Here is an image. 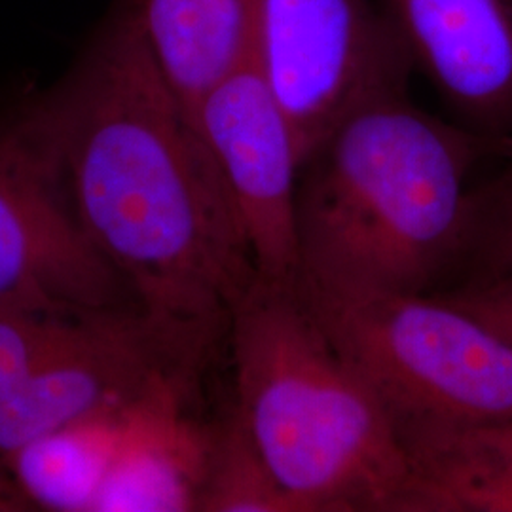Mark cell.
I'll list each match as a JSON object with an SVG mask.
<instances>
[{"label": "cell", "instance_id": "cell-16", "mask_svg": "<svg viewBox=\"0 0 512 512\" xmlns=\"http://www.w3.org/2000/svg\"><path fill=\"white\" fill-rule=\"evenodd\" d=\"M435 294L473 313L512 342V279L480 285H459Z\"/></svg>", "mask_w": 512, "mask_h": 512}, {"label": "cell", "instance_id": "cell-9", "mask_svg": "<svg viewBox=\"0 0 512 512\" xmlns=\"http://www.w3.org/2000/svg\"><path fill=\"white\" fill-rule=\"evenodd\" d=\"M450 120L512 150V0H378Z\"/></svg>", "mask_w": 512, "mask_h": 512}, {"label": "cell", "instance_id": "cell-13", "mask_svg": "<svg viewBox=\"0 0 512 512\" xmlns=\"http://www.w3.org/2000/svg\"><path fill=\"white\" fill-rule=\"evenodd\" d=\"M200 512H298L262 456L236 403L207 427Z\"/></svg>", "mask_w": 512, "mask_h": 512}, {"label": "cell", "instance_id": "cell-1", "mask_svg": "<svg viewBox=\"0 0 512 512\" xmlns=\"http://www.w3.org/2000/svg\"><path fill=\"white\" fill-rule=\"evenodd\" d=\"M44 101L76 219L133 302L228 330L255 262L219 167L124 0Z\"/></svg>", "mask_w": 512, "mask_h": 512}, {"label": "cell", "instance_id": "cell-8", "mask_svg": "<svg viewBox=\"0 0 512 512\" xmlns=\"http://www.w3.org/2000/svg\"><path fill=\"white\" fill-rule=\"evenodd\" d=\"M190 120L219 167L256 274L270 283H298L302 160L293 129L253 63L247 59L207 93Z\"/></svg>", "mask_w": 512, "mask_h": 512}, {"label": "cell", "instance_id": "cell-12", "mask_svg": "<svg viewBox=\"0 0 512 512\" xmlns=\"http://www.w3.org/2000/svg\"><path fill=\"white\" fill-rule=\"evenodd\" d=\"M141 406L78 421L23 446L4 461L31 505L92 511L95 497Z\"/></svg>", "mask_w": 512, "mask_h": 512}, {"label": "cell", "instance_id": "cell-6", "mask_svg": "<svg viewBox=\"0 0 512 512\" xmlns=\"http://www.w3.org/2000/svg\"><path fill=\"white\" fill-rule=\"evenodd\" d=\"M226 332L167 321L137 304L78 315L69 338L0 414V461L105 412L190 401Z\"/></svg>", "mask_w": 512, "mask_h": 512}, {"label": "cell", "instance_id": "cell-7", "mask_svg": "<svg viewBox=\"0 0 512 512\" xmlns=\"http://www.w3.org/2000/svg\"><path fill=\"white\" fill-rule=\"evenodd\" d=\"M126 293L76 219L42 95L0 122V308L76 317Z\"/></svg>", "mask_w": 512, "mask_h": 512}, {"label": "cell", "instance_id": "cell-2", "mask_svg": "<svg viewBox=\"0 0 512 512\" xmlns=\"http://www.w3.org/2000/svg\"><path fill=\"white\" fill-rule=\"evenodd\" d=\"M494 148L408 93L353 112L296 186L298 283L332 293L435 294L458 272L471 171Z\"/></svg>", "mask_w": 512, "mask_h": 512}, {"label": "cell", "instance_id": "cell-17", "mask_svg": "<svg viewBox=\"0 0 512 512\" xmlns=\"http://www.w3.org/2000/svg\"><path fill=\"white\" fill-rule=\"evenodd\" d=\"M33 505L21 492L8 467L0 461V512L31 511Z\"/></svg>", "mask_w": 512, "mask_h": 512}, {"label": "cell", "instance_id": "cell-10", "mask_svg": "<svg viewBox=\"0 0 512 512\" xmlns=\"http://www.w3.org/2000/svg\"><path fill=\"white\" fill-rule=\"evenodd\" d=\"M393 427L431 512H512V418Z\"/></svg>", "mask_w": 512, "mask_h": 512}, {"label": "cell", "instance_id": "cell-11", "mask_svg": "<svg viewBox=\"0 0 512 512\" xmlns=\"http://www.w3.org/2000/svg\"><path fill=\"white\" fill-rule=\"evenodd\" d=\"M190 118L249 59V0H124Z\"/></svg>", "mask_w": 512, "mask_h": 512}, {"label": "cell", "instance_id": "cell-4", "mask_svg": "<svg viewBox=\"0 0 512 512\" xmlns=\"http://www.w3.org/2000/svg\"><path fill=\"white\" fill-rule=\"evenodd\" d=\"M298 287L391 421L512 418V342L473 313L440 294Z\"/></svg>", "mask_w": 512, "mask_h": 512}, {"label": "cell", "instance_id": "cell-15", "mask_svg": "<svg viewBox=\"0 0 512 512\" xmlns=\"http://www.w3.org/2000/svg\"><path fill=\"white\" fill-rule=\"evenodd\" d=\"M76 317L0 308V414L69 338Z\"/></svg>", "mask_w": 512, "mask_h": 512}, {"label": "cell", "instance_id": "cell-5", "mask_svg": "<svg viewBox=\"0 0 512 512\" xmlns=\"http://www.w3.org/2000/svg\"><path fill=\"white\" fill-rule=\"evenodd\" d=\"M249 61L293 129L302 164L353 112L408 93L416 71L374 0H249Z\"/></svg>", "mask_w": 512, "mask_h": 512}, {"label": "cell", "instance_id": "cell-14", "mask_svg": "<svg viewBox=\"0 0 512 512\" xmlns=\"http://www.w3.org/2000/svg\"><path fill=\"white\" fill-rule=\"evenodd\" d=\"M490 181L473 188L459 285L512 279V150ZM456 285V287H459Z\"/></svg>", "mask_w": 512, "mask_h": 512}, {"label": "cell", "instance_id": "cell-3", "mask_svg": "<svg viewBox=\"0 0 512 512\" xmlns=\"http://www.w3.org/2000/svg\"><path fill=\"white\" fill-rule=\"evenodd\" d=\"M236 406L298 512H431L391 416L298 283L256 277L228 315Z\"/></svg>", "mask_w": 512, "mask_h": 512}]
</instances>
